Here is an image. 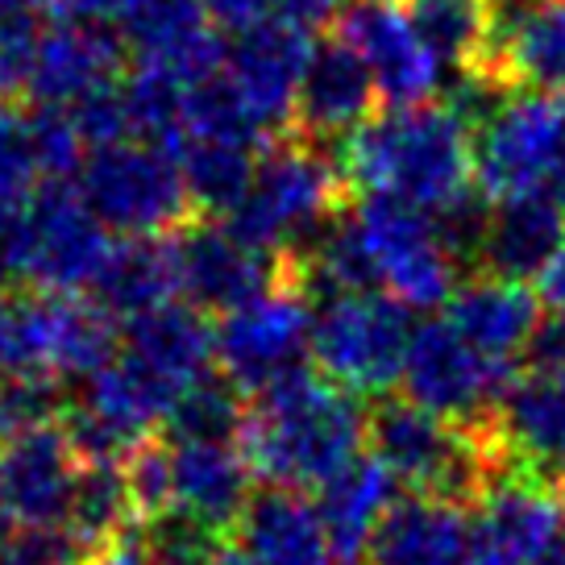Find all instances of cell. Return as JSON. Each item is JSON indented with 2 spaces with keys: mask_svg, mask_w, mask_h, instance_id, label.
Wrapping results in <instances>:
<instances>
[{
  "mask_svg": "<svg viewBox=\"0 0 565 565\" xmlns=\"http://www.w3.org/2000/svg\"><path fill=\"white\" fill-rule=\"evenodd\" d=\"M246 404L242 391L230 379H200L183 391L167 416V437L171 441H242L246 428Z\"/></svg>",
  "mask_w": 565,
  "mask_h": 565,
  "instance_id": "cell-33",
  "label": "cell"
},
{
  "mask_svg": "<svg viewBox=\"0 0 565 565\" xmlns=\"http://www.w3.org/2000/svg\"><path fill=\"white\" fill-rule=\"evenodd\" d=\"M466 524L470 565H536L565 529V494L532 470L491 475Z\"/></svg>",
  "mask_w": 565,
  "mask_h": 565,
  "instance_id": "cell-14",
  "label": "cell"
},
{
  "mask_svg": "<svg viewBox=\"0 0 565 565\" xmlns=\"http://www.w3.org/2000/svg\"><path fill=\"white\" fill-rule=\"evenodd\" d=\"M134 515H138V508H134V494H129L125 461H84L79 482H75V499H71L67 529L84 545L100 548L117 532L129 529Z\"/></svg>",
  "mask_w": 565,
  "mask_h": 565,
  "instance_id": "cell-32",
  "label": "cell"
},
{
  "mask_svg": "<svg viewBox=\"0 0 565 565\" xmlns=\"http://www.w3.org/2000/svg\"><path fill=\"white\" fill-rule=\"evenodd\" d=\"M565 242V212L548 192H524L491 200L482 233H478L475 263L482 275L529 282L548 266Z\"/></svg>",
  "mask_w": 565,
  "mask_h": 565,
  "instance_id": "cell-21",
  "label": "cell"
},
{
  "mask_svg": "<svg viewBox=\"0 0 565 565\" xmlns=\"http://www.w3.org/2000/svg\"><path fill=\"white\" fill-rule=\"evenodd\" d=\"M125 478L138 515H167L171 512V445L167 441H141L125 458Z\"/></svg>",
  "mask_w": 565,
  "mask_h": 565,
  "instance_id": "cell-38",
  "label": "cell"
},
{
  "mask_svg": "<svg viewBox=\"0 0 565 565\" xmlns=\"http://www.w3.org/2000/svg\"><path fill=\"white\" fill-rule=\"evenodd\" d=\"M171 246H175L179 291L195 308L221 312V317L270 291L275 282H282L296 270L291 258L249 246L246 237H237L225 221H212V216L200 225L175 230Z\"/></svg>",
  "mask_w": 565,
  "mask_h": 565,
  "instance_id": "cell-15",
  "label": "cell"
},
{
  "mask_svg": "<svg viewBox=\"0 0 565 565\" xmlns=\"http://www.w3.org/2000/svg\"><path fill=\"white\" fill-rule=\"evenodd\" d=\"M491 441L499 454L520 461L524 470L565 482V362L545 366L532 362L524 374H515L512 387L491 416Z\"/></svg>",
  "mask_w": 565,
  "mask_h": 565,
  "instance_id": "cell-17",
  "label": "cell"
},
{
  "mask_svg": "<svg viewBox=\"0 0 565 565\" xmlns=\"http://www.w3.org/2000/svg\"><path fill=\"white\" fill-rule=\"evenodd\" d=\"M75 188L100 216V225L121 237H167L192 216V195L175 150L146 138L88 150Z\"/></svg>",
  "mask_w": 565,
  "mask_h": 565,
  "instance_id": "cell-5",
  "label": "cell"
},
{
  "mask_svg": "<svg viewBox=\"0 0 565 565\" xmlns=\"http://www.w3.org/2000/svg\"><path fill=\"white\" fill-rule=\"evenodd\" d=\"M482 428H466L412 404L383 399L366 424L374 458L416 494L441 499H475L494 475V441L478 437Z\"/></svg>",
  "mask_w": 565,
  "mask_h": 565,
  "instance_id": "cell-4",
  "label": "cell"
},
{
  "mask_svg": "<svg viewBox=\"0 0 565 565\" xmlns=\"http://www.w3.org/2000/svg\"><path fill=\"white\" fill-rule=\"evenodd\" d=\"M171 445V512L225 532L242 520L254 487L242 445L167 441Z\"/></svg>",
  "mask_w": 565,
  "mask_h": 565,
  "instance_id": "cell-23",
  "label": "cell"
},
{
  "mask_svg": "<svg viewBox=\"0 0 565 565\" xmlns=\"http://www.w3.org/2000/svg\"><path fill=\"white\" fill-rule=\"evenodd\" d=\"M209 565H258V562L249 557L246 548H225V545H221V548H216V557H212Z\"/></svg>",
  "mask_w": 565,
  "mask_h": 565,
  "instance_id": "cell-47",
  "label": "cell"
},
{
  "mask_svg": "<svg viewBox=\"0 0 565 565\" xmlns=\"http://www.w3.org/2000/svg\"><path fill=\"white\" fill-rule=\"evenodd\" d=\"M88 565H150V553H146V541H141L138 532L125 529L96 548L88 557Z\"/></svg>",
  "mask_w": 565,
  "mask_h": 565,
  "instance_id": "cell-44",
  "label": "cell"
},
{
  "mask_svg": "<svg viewBox=\"0 0 565 565\" xmlns=\"http://www.w3.org/2000/svg\"><path fill=\"white\" fill-rule=\"evenodd\" d=\"M179 296V266L171 237H121L108 249L92 282V303L113 320H134Z\"/></svg>",
  "mask_w": 565,
  "mask_h": 565,
  "instance_id": "cell-29",
  "label": "cell"
},
{
  "mask_svg": "<svg viewBox=\"0 0 565 565\" xmlns=\"http://www.w3.org/2000/svg\"><path fill=\"white\" fill-rule=\"evenodd\" d=\"M379 105V88H374L371 67L358 58L353 46L341 38L317 42L308 71H303L300 105H296V134L312 141L350 138L358 125H366Z\"/></svg>",
  "mask_w": 565,
  "mask_h": 565,
  "instance_id": "cell-20",
  "label": "cell"
},
{
  "mask_svg": "<svg viewBox=\"0 0 565 565\" xmlns=\"http://www.w3.org/2000/svg\"><path fill=\"white\" fill-rule=\"evenodd\" d=\"M121 67L125 42L113 34V25L63 13V21H54L51 30L38 34V54L25 96L42 108H71L92 92L117 84Z\"/></svg>",
  "mask_w": 565,
  "mask_h": 565,
  "instance_id": "cell-18",
  "label": "cell"
},
{
  "mask_svg": "<svg viewBox=\"0 0 565 565\" xmlns=\"http://www.w3.org/2000/svg\"><path fill=\"white\" fill-rule=\"evenodd\" d=\"M113 317L79 296L0 300V371H34L51 379H92L117 353Z\"/></svg>",
  "mask_w": 565,
  "mask_h": 565,
  "instance_id": "cell-6",
  "label": "cell"
},
{
  "mask_svg": "<svg viewBox=\"0 0 565 565\" xmlns=\"http://www.w3.org/2000/svg\"><path fill=\"white\" fill-rule=\"evenodd\" d=\"M515 366L478 353L449 320H424L412 329L404 358V395L445 420L482 428L512 387Z\"/></svg>",
  "mask_w": 565,
  "mask_h": 565,
  "instance_id": "cell-10",
  "label": "cell"
},
{
  "mask_svg": "<svg viewBox=\"0 0 565 565\" xmlns=\"http://www.w3.org/2000/svg\"><path fill=\"white\" fill-rule=\"evenodd\" d=\"M541 296L529 282L499 279V275H478L458 282V291L445 303V320L458 329L478 353L494 362H512L529 353L532 337L541 333Z\"/></svg>",
  "mask_w": 565,
  "mask_h": 565,
  "instance_id": "cell-22",
  "label": "cell"
},
{
  "mask_svg": "<svg viewBox=\"0 0 565 565\" xmlns=\"http://www.w3.org/2000/svg\"><path fill=\"white\" fill-rule=\"evenodd\" d=\"M79 466L84 458L58 424L0 445V529L67 524Z\"/></svg>",
  "mask_w": 565,
  "mask_h": 565,
  "instance_id": "cell-16",
  "label": "cell"
},
{
  "mask_svg": "<svg viewBox=\"0 0 565 565\" xmlns=\"http://www.w3.org/2000/svg\"><path fill=\"white\" fill-rule=\"evenodd\" d=\"M371 565H470V524L454 499H399L371 545Z\"/></svg>",
  "mask_w": 565,
  "mask_h": 565,
  "instance_id": "cell-28",
  "label": "cell"
},
{
  "mask_svg": "<svg viewBox=\"0 0 565 565\" xmlns=\"http://www.w3.org/2000/svg\"><path fill=\"white\" fill-rule=\"evenodd\" d=\"M141 541H146L150 565H209L221 548V532L179 512H167L150 520V532H141Z\"/></svg>",
  "mask_w": 565,
  "mask_h": 565,
  "instance_id": "cell-36",
  "label": "cell"
},
{
  "mask_svg": "<svg viewBox=\"0 0 565 565\" xmlns=\"http://www.w3.org/2000/svg\"><path fill=\"white\" fill-rule=\"evenodd\" d=\"M562 113H565V92H562Z\"/></svg>",
  "mask_w": 565,
  "mask_h": 565,
  "instance_id": "cell-50",
  "label": "cell"
},
{
  "mask_svg": "<svg viewBox=\"0 0 565 565\" xmlns=\"http://www.w3.org/2000/svg\"><path fill=\"white\" fill-rule=\"evenodd\" d=\"M63 416V387L51 374L34 371H0V445L54 428Z\"/></svg>",
  "mask_w": 565,
  "mask_h": 565,
  "instance_id": "cell-34",
  "label": "cell"
},
{
  "mask_svg": "<svg viewBox=\"0 0 565 565\" xmlns=\"http://www.w3.org/2000/svg\"><path fill=\"white\" fill-rule=\"evenodd\" d=\"M395 487H399V478L391 475L374 454H358L337 475H329L320 482L317 512L324 520V529H329L337 557L358 562L362 553H371L383 520L399 503Z\"/></svg>",
  "mask_w": 565,
  "mask_h": 565,
  "instance_id": "cell-26",
  "label": "cell"
},
{
  "mask_svg": "<svg viewBox=\"0 0 565 565\" xmlns=\"http://www.w3.org/2000/svg\"><path fill=\"white\" fill-rule=\"evenodd\" d=\"M21 237H25L21 279L54 296L92 291L113 249L100 216L88 209L79 188H67L63 179H46V188L21 209Z\"/></svg>",
  "mask_w": 565,
  "mask_h": 565,
  "instance_id": "cell-11",
  "label": "cell"
},
{
  "mask_svg": "<svg viewBox=\"0 0 565 565\" xmlns=\"http://www.w3.org/2000/svg\"><path fill=\"white\" fill-rule=\"evenodd\" d=\"M366 424L358 395L303 366L254 395L242 454L270 487H320L362 454Z\"/></svg>",
  "mask_w": 565,
  "mask_h": 565,
  "instance_id": "cell-2",
  "label": "cell"
},
{
  "mask_svg": "<svg viewBox=\"0 0 565 565\" xmlns=\"http://www.w3.org/2000/svg\"><path fill=\"white\" fill-rule=\"evenodd\" d=\"M121 30L134 63L171 67L188 84H204L225 63V46L204 0H146Z\"/></svg>",
  "mask_w": 565,
  "mask_h": 565,
  "instance_id": "cell-24",
  "label": "cell"
},
{
  "mask_svg": "<svg viewBox=\"0 0 565 565\" xmlns=\"http://www.w3.org/2000/svg\"><path fill=\"white\" fill-rule=\"evenodd\" d=\"M121 350L134 353L141 366L162 374L171 387L188 391L192 383L209 379L216 362V329L209 324L204 308L195 303H162L154 312L125 320Z\"/></svg>",
  "mask_w": 565,
  "mask_h": 565,
  "instance_id": "cell-27",
  "label": "cell"
},
{
  "mask_svg": "<svg viewBox=\"0 0 565 565\" xmlns=\"http://www.w3.org/2000/svg\"><path fill=\"white\" fill-rule=\"evenodd\" d=\"M25 266V237H21V209L0 212V291L21 279Z\"/></svg>",
  "mask_w": 565,
  "mask_h": 565,
  "instance_id": "cell-41",
  "label": "cell"
},
{
  "mask_svg": "<svg viewBox=\"0 0 565 565\" xmlns=\"http://www.w3.org/2000/svg\"><path fill=\"white\" fill-rule=\"evenodd\" d=\"M562 162V96L512 88L475 125V183L487 200L545 192Z\"/></svg>",
  "mask_w": 565,
  "mask_h": 565,
  "instance_id": "cell-8",
  "label": "cell"
},
{
  "mask_svg": "<svg viewBox=\"0 0 565 565\" xmlns=\"http://www.w3.org/2000/svg\"><path fill=\"white\" fill-rule=\"evenodd\" d=\"M312 34L296 21L270 18L246 34H233L225 46L221 79L246 117L263 129L266 141L291 134L296 105H300L303 71L312 58Z\"/></svg>",
  "mask_w": 565,
  "mask_h": 565,
  "instance_id": "cell-13",
  "label": "cell"
},
{
  "mask_svg": "<svg viewBox=\"0 0 565 565\" xmlns=\"http://www.w3.org/2000/svg\"><path fill=\"white\" fill-rule=\"evenodd\" d=\"M482 71L503 88L565 92V0L494 4V38Z\"/></svg>",
  "mask_w": 565,
  "mask_h": 565,
  "instance_id": "cell-19",
  "label": "cell"
},
{
  "mask_svg": "<svg viewBox=\"0 0 565 565\" xmlns=\"http://www.w3.org/2000/svg\"><path fill=\"white\" fill-rule=\"evenodd\" d=\"M270 4H275V18L296 21L303 30L324 25V21H337V13L345 9V0H270Z\"/></svg>",
  "mask_w": 565,
  "mask_h": 565,
  "instance_id": "cell-43",
  "label": "cell"
},
{
  "mask_svg": "<svg viewBox=\"0 0 565 565\" xmlns=\"http://www.w3.org/2000/svg\"><path fill=\"white\" fill-rule=\"evenodd\" d=\"M312 303L300 279V266L270 291L233 308L216 324V362L237 391L258 395L270 383L303 371L312 358Z\"/></svg>",
  "mask_w": 565,
  "mask_h": 565,
  "instance_id": "cell-9",
  "label": "cell"
},
{
  "mask_svg": "<svg viewBox=\"0 0 565 565\" xmlns=\"http://www.w3.org/2000/svg\"><path fill=\"white\" fill-rule=\"evenodd\" d=\"M46 9H63V0H0V18H34Z\"/></svg>",
  "mask_w": 565,
  "mask_h": 565,
  "instance_id": "cell-46",
  "label": "cell"
},
{
  "mask_svg": "<svg viewBox=\"0 0 565 565\" xmlns=\"http://www.w3.org/2000/svg\"><path fill=\"white\" fill-rule=\"evenodd\" d=\"M341 162L320 141L282 134L263 150L254 183L225 225L249 246L291 258V249H308L341 216Z\"/></svg>",
  "mask_w": 565,
  "mask_h": 565,
  "instance_id": "cell-3",
  "label": "cell"
},
{
  "mask_svg": "<svg viewBox=\"0 0 565 565\" xmlns=\"http://www.w3.org/2000/svg\"><path fill=\"white\" fill-rule=\"evenodd\" d=\"M92 553L67 524L0 532V565H88Z\"/></svg>",
  "mask_w": 565,
  "mask_h": 565,
  "instance_id": "cell-37",
  "label": "cell"
},
{
  "mask_svg": "<svg viewBox=\"0 0 565 565\" xmlns=\"http://www.w3.org/2000/svg\"><path fill=\"white\" fill-rule=\"evenodd\" d=\"M536 565H565V529H562V536L545 548V557H541Z\"/></svg>",
  "mask_w": 565,
  "mask_h": 565,
  "instance_id": "cell-48",
  "label": "cell"
},
{
  "mask_svg": "<svg viewBox=\"0 0 565 565\" xmlns=\"http://www.w3.org/2000/svg\"><path fill=\"white\" fill-rule=\"evenodd\" d=\"M204 9H209L212 25L230 30V34H246V30L275 18L270 0H204Z\"/></svg>",
  "mask_w": 565,
  "mask_h": 565,
  "instance_id": "cell-40",
  "label": "cell"
},
{
  "mask_svg": "<svg viewBox=\"0 0 565 565\" xmlns=\"http://www.w3.org/2000/svg\"><path fill=\"white\" fill-rule=\"evenodd\" d=\"M545 192L553 195V200H557V209L565 212V162H562V167H557V175L548 179V188H545Z\"/></svg>",
  "mask_w": 565,
  "mask_h": 565,
  "instance_id": "cell-49",
  "label": "cell"
},
{
  "mask_svg": "<svg viewBox=\"0 0 565 565\" xmlns=\"http://www.w3.org/2000/svg\"><path fill=\"white\" fill-rule=\"evenodd\" d=\"M412 21L445 71H482L494 38V0H407Z\"/></svg>",
  "mask_w": 565,
  "mask_h": 565,
  "instance_id": "cell-31",
  "label": "cell"
},
{
  "mask_svg": "<svg viewBox=\"0 0 565 565\" xmlns=\"http://www.w3.org/2000/svg\"><path fill=\"white\" fill-rule=\"evenodd\" d=\"M536 282H541V303H545L548 312L557 320H565V242H562V249L548 258V266L536 275Z\"/></svg>",
  "mask_w": 565,
  "mask_h": 565,
  "instance_id": "cell-45",
  "label": "cell"
},
{
  "mask_svg": "<svg viewBox=\"0 0 565 565\" xmlns=\"http://www.w3.org/2000/svg\"><path fill=\"white\" fill-rule=\"evenodd\" d=\"M38 54L34 18H0V105L30 88V71Z\"/></svg>",
  "mask_w": 565,
  "mask_h": 565,
  "instance_id": "cell-39",
  "label": "cell"
},
{
  "mask_svg": "<svg viewBox=\"0 0 565 565\" xmlns=\"http://www.w3.org/2000/svg\"><path fill=\"white\" fill-rule=\"evenodd\" d=\"M171 150H175L188 195H192V209L204 216H221V221L242 204V195L254 183L258 159H263L258 146L230 138H200V134L179 138Z\"/></svg>",
  "mask_w": 565,
  "mask_h": 565,
  "instance_id": "cell-30",
  "label": "cell"
},
{
  "mask_svg": "<svg viewBox=\"0 0 565 565\" xmlns=\"http://www.w3.org/2000/svg\"><path fill=\"white\" fill-rule=\"evenodd\" d=\"M412 317L383 291L329 296L312 320V362L350 395H387L404 379Z\"/></svg>",
  "mask_w": 565,
  "mask_h": 565,
  "instance_id": "cell-7",
  "label": "cell"
},
{
  "mask_svg": "<svg viewBox=\"0 0 565 565\" xmlns=\"http://www.w3.org/2000/svg\"><path fill=\"white\" fill-rule=\"evenodd\" d=\"M237 536L258 565H329L337 557L317 499L296 487H266L249 494Z\"/></svg>",
  "mask_w": 565,
  "mask_h": 565,
  "instance_id": "cell-25",
  "label": "cell"
},
{
  "mask_svg": "<svg viewBox=\"0 0 565 565\" xmlns=\"http://www.w3.org/2000/svg\"><path fill=\"white\" fill-rule=\"evenodd\" d=\"M337 38L371 67L379 100L391 108L441 100L449 71L428 51L407 0H345L337 13Z\"/></svg>",
  "mask_w": 565,
  "mask_h": 565,
  "instance_id": "cell-12",
  "label": "cell"
},
{
  "mask_svg": "<svg viewBox=\"0 0 565 565\" xmlns=\"http://www.w3.org/2000/svg\"><path fill=\"white\" fill-rule=\"evenodd\" d=\"M141 4L146 0H63V13L67 18L100 21V25H125Z\"/></svg>",
  "mask_w": 565,
  "mask_h": 565,
  "instance_id": "cell-42",
  "label": "cell"
},
{
  "mask_svg": "<svg viewBox=\"0 0 565 565\" xmlns=\"http://www.w3.org/2000/svg\"><path fill=\"white\" fill-rule=\"evenodd\" d=\"M46 179L34 146L30 113L0 105V212L25 209L38 195V183Z\"/></svg>",
  "mask_w": 565,
  "mask_h": 565,
  "instance_id": "cell-35",
  "label": "cell"
},
{
  "mask_svg": "<svg viewBox=\"0 0 565 565\" xmlns=\"http://www.w3.org/2000/svg\"><path fill=\"white\" fill-rule=\"evenodd\" d=\"M341 175L358 195H387L441 216L475 183V121L449 100L374 113L341 141Z\"/></svg>",
  "mask_w": 565,
  "mask_h": 565,
  "instance_id": "cell-1",
  "label": "cell"
}]
</instances>
